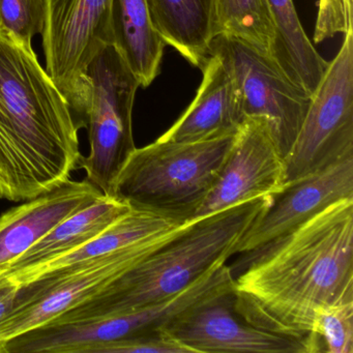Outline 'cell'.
<instances>
[{
  "label": "cell",
  "instance_id": "cell-1",
  "mask_svg": "<svg viewBox=\"0 0 353 353\" xmlns=\"http://www.w3.org/2000/svg\"><path fill=\"white\" fill-rule=\"evenodd\" d=\"M241 261L243 270L233 276L236 313L261 330L311 341L319 352L316 312L353 301V198L330 204Z\"/></svg>",
  "mask_w": 353,
  "mask_h": 353
},
{
  "label": "cell",
  "instance_id": "cell-10",
  "mask_svg": "<svg viewBox=\"0 0 353 353\" xmlns=\"http://www.w3.org/2000/svg\"><path fill=\"white\" fill-rule=\"evenodd\" d=\"M234 287L196 303L164 330L192 353H315L309 340L252 325L235 311Z\"/></svg>",
  "mask_w": 353,
  "mask_h": 353
},
{
  "label": "cell",
  "instance_id": "cell-3",
  "mask_svg": "<svg viewBox=\"0 0 353 353\" xmlns=\"http://www.w3.org/2000/svg\"><path fill=\"white\" fill-rule=\"evenodd\" d=\"M274 198H256L190 221L170 241L106 288L52 321L123 313L179 294L237 253L243 235Z\"/></svg>",
  "mask_w": 353,
  "mask_h": 353
},
{
  "label": "cell",
  "instance_id": "cell-14",
  "mask_svg": "<svg viewBox=\"0 0 353 353\" xmlns=\"http://www.w3.org/2000/svg\"><path fill=\"white\" fill-rule=\"evenodd\" d=\"M193 102L174 125L158 138L164 142H199L235 134L243 121L234 82L225 63L210 54Z\"/></svg>",
  "mask_w": 353,
  "mask_h": 353
},
{
  "label": "cell",
  "instance_id": "cell-23",
  "mask_svg": "<svg viewBox=\"0 0 353 353\" xmlns=\"http://www.w3.org/2000/svg\"><path fill=\"white\" fill-rule=\"evenodd\" d=\"M192 353L165 330L136 334L113 341L97 349L96 353Z\"/></svg>",
  "mask_w": 353,
  "mask_h": 353
},
{
  "label": "cell",
  "instance_id": "cell-4",
  "mask_svg": "<svg viewBox=\"0 0 353 353\" xmlns=\"http://www.w3.org/2000/svg\"><path fill=\"white\" fill-rule=\"evenodd\" d=\"M233 138L234 134L189 143L157 140L136 148L115 179L112 197L189 222L214 189Z\"/></svg>",
  "mask_w": 353,
  "mask_h": 353
},
{
  "label": "cell",
  "instance_id": "cell-22",
  "mask_svg": "<svg viewBox=\"0 0 353 353\" xmlns=\"http://www.w3.org/2000/svg\"><path fill=\"white\" fill-rule=\"evenodd\" d=\"M46 0H0V28L24 44L42 34Z\"/></svg>",
  "mask_w": 353,
  "mask_h": 353
},
{
  "label": "cell",
  "instance_id": "cell-11",
  "mask_svg": "<svg viewBox=\"0 0 353 353\" xmlns=\"http://www.w3.org/2000/svg\"><path fill=\"white\" fill-rule=\"evenodd\" d=\"M285 188L284 156L264 119L245 117L233 138L220 176L192 221Z\"/></svg>",
  "mask_w": 353,
  "mask_h": 353
},
{
  "label": "cell",
  "instance_id": "cell-24",
  "mask_svg": "<svg viewBox=\"0 0 353 353\" xmlns=\"http://www.w3.org/2000/svg\"><path fill=\"white\" fill-rule=\"evenodd\" d=\"M353 30V17L347 13L343 0H318L314 43H321L334 34Z\"/></svg>",
  "mask_w": 353,
  "mask_h": 353
},
{
  "label": "cell",
  "instance_id": "cell-19",
  "mask_svg": "<svg viewBox=\"0 0 353 353\" xmlns=\"http://www.w3.org/2000/svg\"><path fill=\"white\" fill-rule=\"evenodd\" d=\"M266 3L276 34L272 59L291 81L311 97L327 69L328 61L305 34L293 0H266Z\"/></svg>",
  "mask_w": 353,
  "mask_h": 353
},
{
  "label": "cell",
  "instance_id": "cell-7",
  "mask_svg": "<svg viewBox=\"0 0 353 353\" xmlns=\"http://www.w3.org/2000/svg\"><path fill=\"white\" fill-rule=\"evenodd\" d=\"M112 0H46L43 30L46 70L71 107L78 129L86 94V72L114 43Z\"/></svg>",
  "mask_w": 353,
  "mask_h": 353
},
{
  "label": "cell",
  "instance_id": "cell-5",
  "mask_svg": "<svg viewBox=\"0 0 353 353\" xmlns=\"http://www.w3.org/2000/svg\"><path fill=\"white\" fill-rule=\"evenodd\" d=\"M82 128L88 129L90 152L77 169L102 194L112 197L121 167L135 150L133 108L139 82L113 45L88 65Z\"/></svg>",
  "mask_w": 353,
  "mask_h": 353
},
{
  "label": "cell",
  "instance_id": "cell-2",
  "mask_svg": "<svg viewBox=\"0 0 353 353\" xmlns=\"http://www.w3.org/2000/svg\"><path fill=\"white\" fill-rule=\"evenodd\" d=\"M78 129L32 45L0 28V198L32 199L77 169Z\"/></svg>",
  "mask_w": 353,
  "mask_h": 353
},
{
  "label": "cell",
  "instance_id": "cell-20",
  "mask_svg": "<svg viewBox=\"0 0 353 353\" xmlns=\"http://www.w3.org/2000/svg\"><path fill=\"white\" fill-rule=\"evenodd\" d=\"M214 39H236L272 57L274 28L266 0H212Z\"/></svg>",
  "mask_w": 353,
  "mask_h": 353
},
{
  "label": "cell",
  "instance_id": "cell-15",
  "mask_svg": "<svg viewBox=\"0 0 353 353\" xmlns=\"http://www.w3.org/2000/svg\"><path fill=\"white\" fill-rule=\"evenodd\" d=\"M185 223L132 208L106 230L82 247L47 262L36 270L11 278L19 285L39 279L51 278L112 255Z\"/></svg>",
  "mask_w": 353,
  "mask_h": 353
},
{
  "label": "cell",
  "instance_id": "cell-6",
  "mask_svg": "<svg viewBox=\"0 0 353 353\" xmlns=\"http://www.w3.org/2000/svg\"><path fill=\"white\" fill-rule=\"evenodd\" d=\"M349 157H353V30L344 34L340 50L328 61L285 156V187Z\"/></svg>",
  "mask_w": 353,
  "mask_h": 353
},
{
  "label": "cell",
  "instance_id": "cell-16",
  "mask_svg": "<svg viewBox=\"0 0 353 353\" xmlns=\"http://www.w3.org/2000/svg\"><path fill=\"white\" fill-rule=\"evenodd\" d=\"M131 208L117 198L103 195L57 225L0 274L14 278L77 250L106 230Z\"/></svg>",
  "mask_w": 353,
  "mask_h": 353
},
{
  "label": "cell",
  "instance_id": "cell-13",
  "mask_svg": "<svg viewBox=\"0 0 353 353\" xmlns=\"http://www.w3.org/2000/svg\"><path fill=\"white\" fill-rule=\"evenodd\" d=\"M104 194L92 183L65 181L0 216V272L44 239L71 214Z\"/></svg>",
  "mask_w": 353,
  "mask_h": 353
},
{
  "label": "cell",
  "instance_id": "cell-26",
  "mask_svg": "<svg viewBox=\"0 0 353 353\" xmlns=\"http://www.w3.org/2000/svg\"><path fill=\"white\" fill-rule=\"evenodd\" d=\"M347 13L353 17V0H343Z\"/></svg>",
  "mask_w": 353,
  "mask_h": 353
},
{
  "label": "cell",
  "instance_id": "cell-8",
  "mask_svg": "<svg viewBox=\"0 0 353 353\" xmlns=\"http://www.w3.org/2000/svg\"><path fill=\"white\" fill-rule=\"evenodd\" d=\"M188 223L76 270L20 285L15 307L0 323V343L44 325L88 301L170 241Z\"/></svg>",
  "mask_w": 353,
  "mask_h": 353
},
{
  "label": "cell",
  "instance_id": "cell-17",
  "mask_svg": "<svg viewBox=\"0 0 353 353\" xmlns=\"http://www.w3.org/2000/svg\"><path fill=\"white\" fill-rule=\"evenodd\" d=\"M113 46L146 88L161 72L166 44L159 34L148 0H112Z\"/></svg>",
  "mask_w": 353,
  "mask_h": 353
},
{
  "label": "cell",
  "instance_id": "cell-21",
  "mask_svg": "<svg viewBox=\"0 0 353 353\" xmlns=\"http://www.w3.org/2000/svg\"><path fill=\"white\" fill-rule=\"evenodd\" d=\"M313 336L321 351L353 353V301L320 307L314 319Z\"/></svg>",
  "mask_w": 353,
  "mask_h": 353
},
{
  "label": "cell",
  "instance_id": "cell-25",
  "mask_svg": "<svg viewBox=\"0 0 353 353\" xmlns=\"http://www.w3.org/2000/svg\"><path fill=\"white\" fill-rule=\"evenodd\" d=\"M20 285L11 276L0 274V323L15 307Z\"/></svg>",
  "mask_w": 353,
  "mask_h": 353
},
{
  "label": "cell",
  "instance_id": "cell-18",
  "mask_svg": "<svg viewBox=\"0 0 353 353\" xmlns=\"http://www.w3.org/2000/svg\"><path fill=\"white\" fill-rule=\"evenodd\" d=\"M148 3L166 46L201 70L214 40L212 0H148Z\"/></svg>",
  "mask_w": 353,
  "mask_h": 353
},
{
  "label": "cell",
  "instance_id": "cell-9",
  "mask_svg": "<svg viewBox=\"0 0 353 353\" xmlns=\"http://www.w3.org/2000/svg\"><path fill=\"white\" fill-rule=\"evenodd\" d=\"M210 54L220 57L228 69L243 117L264 119L285 158L301 129L311 97L291 81L272 57L236 39L216 37Z\"/></svg>",
  "mask_w": 353,
  "mask_h": 353
},
{
  "label": "cell",
  "instance_id": "cell-12",
  "mask_svg": "<svg viewBox=\"0 0 353 353\" xmlns=\"http://www.w3.org/2000/svg\"><path fill=\"white\" fill-rule=\"evenodd\" d=\"M353 198V157L285 187L243 235L241 255L255 253L339 200Z\"/></svg>",
  "mask_w": 353,
  "mask_h": 353
}]
</instances>
